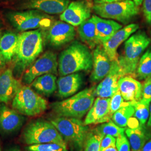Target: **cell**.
<instances>
[{"instance_id": "obj_37", "label": "cell", "mask_w": 151, "mask_h": 151, "mask_svg": "<svg viewBox=\"0 0 151 151\" xmlns=\"http://www.w3.org/2000/svg\"><path fill=\"white\" fill-rule=\"evenodd\" d=\"M143 12L147 24L151 25V0H144Z\"/></svg>"}, {"instance_id": "obj_33", "label": "cell", "mask_w": 151, "mask_h": 151, "mask_svg": "<svg viewBox=\"0 0 151 151\" xmlns=\"http://www.w3.org/2000/svg\"><path fill=\"white\" fill-rule=\"evenodd\" d=\"M124 100V99L122 96L119 89L112 97H110V113L112 116L114 113H115L120 108L123 106Z\"/></svg>"}, {"instance_id": "obj_15", "label": "cell", "mask_w": 151, "mask_h": 151, "mask_svg": "<svg viewBox=\"0 0 151 151\" xmlns=\"http://www.w3.org/2000/svg\"><path fill=\"white\" fill-rule=\"evenodd\" d=\"M25 118L14 109L0 104V133L10 134L21 128Z\"/></svg>"}, {"instance_id": "obj_45", "label": "cell", "mask_w": 151, "mask_h": 151, "mask_svg": "<svg viewBox=\"0 0 151 151\" xmlns=\"http://www.w3.org/2000/svg\"><path fill=\"white\" fill-rule=\"evenodd\" d=\"M5 64V63L4 62V61L3 60L2 58H1V57L0 55V69L4 67Z\"/></svg>"}, {"instance_id": "obj_3", "label": "cell", "mask_w": 151, "mask_h": 151, "mask_svg": "<svg viewBox=\"0 0 151 151\" xmlns=\"http://www.w3.org/2000/svg\"><path fill=\"white\" fill-rule=\"evenodd\" d=\"M151 42V39L142 30H139L125 42L123 53L118 58L122 77L135 76L140 57Z\"/></svg>"}, {"instance_id": "obj_11", "label": "cell", "mask_w": 151, "mask_h": 151, "mask_svg": "<svg viewBox=\"0 0 151 151\" xmlns=\"http://www.w3.org/2000/svg\"><path fill=\"white\" fill-rule=\"evenodd\" d=\"M45 38L50 45L59 47L72 41L76 36L73 26L63 21H55L46 30Z\"/></svg>"}, {"instance_id": "obj_12", "label": "cell", "mask_w": 151, "mask_h": 151, "mask_svg": "<svg viewBox=\"0 0 151 151\" xmlns=\"http://www.w3.org/2000/svg\"><path fill=\"white\" fill-rule=\"evenodd\" d=\"M91 5L85 1H76L70 4L60 15V20L73 27L80 26L82 22L90 18Z\"/></svg>"}, {"instance_id": "obj_5", "label": "cell", "mask_w": 151, "mask_h": 151, "mask_svg": "<svg viewBox=\"0 0 151 151\" xmlns=\"http://www.w3.org/2000/svg\"><path fill=\"white\" fill-rule=\"evenodd\" d=\"M58 130L65 142L75 151H83L89 128L80 119L55 116L50 120Z\"/></svg>"}, {"instance_id": "obj_48", "label": "cell", "mask_w": 151, "mask_h": 151, "mask_svg": "<svg viewBox=\"0 0 151 151\" xmlns=\"http://www.w3.org/2000/svg\"><path fill=\"white\" fill-rule=\"evenodd\" d=\"M1 27H0V37H1Z\"/></svg>"}, {"instance_id": "obj_38", "label": "cell", "mask_w": 151, "mask_h": 151, "mask_svg": "<svg viewBox=\"0 0 151 151\" xmlns=\"http://www.w3.org/2000/svg\"><path fill=\"white\" fill-rule=\"evenodd\" d=\"M127 125L128 126L130 129H135L139 127L140 126V123L138 121V120L135 118V116H132L129 119L128 121Z\"/></svg>"}, {"instance_id": "obj_8", "label": "cell", "mask_w": 151, "mask_h": 151, "mask_svg": "<svg viewBox=\"0 0 151 151\" xmlns=\"http://www.w3.org/2000/svg\"><path fill=\"white\" fill-rule=\"evenodd\" d=\"M48 103L30 87L21 86L12 100V108L28 116L39 115L47 110Z\"/></svg>"}, {"instance_id": "obj_46", "label": "cell", "mask_w": 151, "mask_h": 151, "mask_svg": "<svg viewBox=\"0 0 151 151\" xmlns=\"http://www.w3.org/2000/svg\"><path fill=\"white\" fill-rule=\"evenodd\" d=\"M87 2H90V3H91V2L92 0H86Z\"/></svg>"}, {"instance_id": "obj_29", "label": "cell", "mask_w": 151, "mask_h": 151, "mask_svg": "<svg viewBox=\"0 0 151 151\" xmlns=\"http://www.w3.org/2000/svg\"><path fill=\"white\" fill-rule=\"evenodd\" d=\"M134 108V116L140 123V125L145 126L150 116V103L142 99L137 101H131Z\"/></svg>"}, {"instance_id": "obj_25", "label": "cell", "mask_w": 151, "mask_h": 151, "mask_svg": "<svg viewBox=\"0 0 151 151\" xmlns=\"http://www.w3.org/2000/svg\"><path fill=\"white\" fill-rule=\"evenodd\" d=\"M81 40L90 48L93 49L100 44L96 35V25L93 16L82 22L78 28Z\"/></svg>"}, {"instance_id": "obj_31", "label": "cell", "mask_w": 151, "mask_h": 151, "mask_svg": "<svg viewBox=\"0 0 151 151\" xmlns=\"http://www.w3.org/2000/svg\"><path fill=\"white\" fill-rule=\"evenodd\" d=\"M25 151H68L67 145L49 143L28 145Z\"/></svg>"}, {"instance_id": "obj_43", "label": "cell", "mask_w": 151, "mask_h": 151, "mask_svg": "<svg viewBox=\"0 0 151 151\" xmlns=\"http://www.w3.org/2000/svg\"><path fill=\"white\" fill-rule=\"evenodd\" d=\"M132 1L135 3L136 5L138 6L141 5L143 1V0H132Z\"/></svg>"}, {"instance_id": "obj_21", "label": "cell", "mask_w": 151, "mask_h": 151, "mask_svg": "<svg viewBox=\"0 0 151 151\" xmlns=\"http://www.w3.org/2000/svg\"><path fill=\"white\" fill-rule=\"evenodd\" d=\"M118 87L122 96L127 101H137L142 98V85L130 76L119 78Z\"/></svg>"}, {"instance_id": "obj_47", "label": "cell", "mask_w": 151, "mask_h": 151, "mask_svg": "<svg viewBox=\"0 0 151 151\" xmlns=\"http://www.w3.org/2000/svg\"><path fill=\"white\" fill-rule=\"evenodd\" d=\"M0 151H2V148H1V140H0Z\"/></svg>"}, {"instance_id": "obj_20", "label": "cell", "mask_w": 151, "mask_h": 151, "mask_svg": "<svg viewBox=\"0 0 151 151\" xmlns=\"http://www.w3.org/2000/svg\"><path fill=\"white\" fill-rule=\"evenodd\" d=\"M83 83V76L75 73L61 76L57 81L58 95L60 98H67L75 95Z\"/></svg>"}, {"instance_id": "obj_44", "label": "cell", "mask_w": 151, "mask_h": 151, "mask_svg": "<svg viewBox=\"0 0 151 151\" xmlns=\"http://www.w3.org/2000/svg\"><path fill=\"white\" fill-rule=\"evenodd\" d=\"M6 151H21L20 150H19L18 148L16 147H12V148H10L8 150H7Z\"/></svg>"}, {"instance_id": "obj_39", "label": "cell", "mask_w": 151, "mask_h": 151, "mask_svg": "<svg viewBox=\"0 0 151 151\" xmlns=\"http://www.w3.org/2000/svg\"><path fill=\"white\" fill-rule=\"evenodd\" d=\"M140 151H151V138L146 142Z\"/></svg>"}, {"instance_id": "obj_22", "label": "cell", "mask_w": 151, "mask_h": 151, "mask_svg": "<svg viewBox=\"0 0 151 151\" xmlns=\"http://www.w3.org/2000/svg\"><path fill=\"white\" fill-rule=\"evenodd\" d=\"M92 16L95 22L96 35L100 44L105 43L122 28V25L117 22L95 15Z\"/></svg>"}, {"instance_id": "obj_27", "label": "cell", "mask_w": 151, "mask_h": 151, "mask_svg": "<svg viewBox=\"0 0 151 151\" xmlns=\"http://www.w3.org/2000/svg\"><path fill=\"white\" fill-rule=\"evenodd\" d=\"M134 108L131 101L125 102L124 106L120 108L112 116L113 122L120 127L124 128L127 125L130 118L134 116Z\"/></svg>"}, {"instance_id": "obj_9", "label": "cell", "mask_w": 151, "mask_h": 151, "mask_svg": "<svg viewBox=\"0 0 151 151\" xmlns=\"http://www.w3.org/2000/svg\"><path fill=\"white\" fill-rule=\"evenodd\" d=\"M92 9L100 17L115 20L125 25L138 15L139 11L138 6L132 0L95 4Z\"/></svg>"}, {"instance_id": "obj_16", "label": "cell", "mask_w": 151, "mask_h": 151, "mask_svg": "<svg viewBox=\"0 0 151 151\" xmlns=\"http://www.w3.org/2000/svg\"><path fill=\"white\" fill-rule=\"evenodd\" d=\"M93 66L90 80L93 82L101 81L110 72L112 61L100 44L98 45L93 52Z\"/></svg>"}, {"instance_id": "obj_13", "label": "cell", "mask_w": 151, "mask_h": 151, "mask_svg": "<svg viewBox=\"0 0 151 151\" xmlns=\"http://www.w3.org/2000/svg\"><path fill=\"white\" fill-rule=\"evenodd\" d=\"M70 4V0H23L18 8L37 10L49 15L62 14Z\"/></svg>"}, {"instance_id": "obj_23", "label": "cell", "mask_w": 151, "mask_h": 151, "mask_svg": "<svg viewBox=\"0 0 151 151\" xmlns=\"http://www.w3.org/2000/svg\"><path fill=\"white\" fill-rule=\"evenodd\" d=\"M19 35L8 32L0 37V55L4 62L9 63L14 59L16 53Z\"/></svg>"}, {"instance_id": "obj_2", "label": "cell", "mask_w": 151, "mask_h": 151, "mask_svg": "<svg viewBox=\"0 0 151 151\" xmlns=\"http://www.w3.org/2000/svg\"><path fill=\"white\" fill-rule=\"evenodd\" d=\"M93 54L86 45L75 41L60 53L58 72L61 76L91 70Z\"/></svg>"}, {"instance_id": "obj_30", "label": "cell", "mask_w": 151, "mask_h": 151, "mask_svg": "<svg viewBox=\"0 0 151 151\" xmlns=\"http://www.w3.org/2000/svg\"><path fill=\"white\" fill-rule=\"evenodd\" d=\"M95 130L104 136L110 135L117 138L119 135L124 134L125 128L120 127L110 120L100 124Z\"/></svg>"}, {"instance_id": "obj_10", "label": "cell", "mask_w": 151, "mask_h": 151, "mask_svg": "<svg viewBox=\"0 0 151 151\" xmlns=\"http://www.w3.org/2000/svg\"><path fill=\"white\" fill-rule=\"evenodd\" d=\"M58 68V62L56 54L52 52H47L25 71L22 82L25 85H31L32 81L40 76L48 73L57 75Z\"/></svg>"}, {"instance_id": "obj_34", "label": "cell", "mask_w": 151, "mask_h": 151, "mask_svg": "<svg viewBox=\"0 0 151 151\" xmlns=\"http://www.w3.org/2000/svg\"><path fill=\"white\" fill-rule=\"evenodd\" d=\"M116 147L118 151H130L129 142L124 135V133L117 137L116 139Z\"/></svg>"}, {"instance_id": "obj_24", "label": "cell", "mask_w": 151, "mask_h": 151, "mask_svg": "<svg viewBox=\"0 0 151 151\" xmlns=\"http://www.w3.org/2000/svg\"><path fill=\"white\" fill-rule=\"evenodd\" d=\"M57 81L55 75L45 74L35 78L31 83V86L39 94L48 97L57 90Z\"/></svg>"}, {"instance_id": "obj_36", "label": "cell", "mask_w": 151, "mask_h": 151, "mask_svg": "<svg viewBox=\"0 0 151 151\" xmlns=\"http://www.w3.org/2000/svg\"><path fill=\"white\" fill-rule=\"evenodd\" d=\"M116 146V139L110 135H105L101 140L100 151H103L111 147Z\"/></svg>"}, {"instance_id": "obj_40", "label": "cell", "mask_w": 151, "mask_h": 151, "mask_svg": "<svg viewBox=\"0 0 151 151\" xmlns=\"http://www.w3.org/2000/svg\"><path fill=\"white\" fill-rule=\"evenodd\" d=\"M122 0H94L95 4H104V3H110L113 2H116Z\"/></svg>"}, {"instance_id": "obj_18", "label": "cell", "mask_w": 151, "mask_h": 151, "mask_svg": "<svg viewBox=\"0 0 151 151\" xmlns=\"http://www.w3.org/2000/svg\"><path fill=\"white\" fill-rule=\"evenodd\" d=\"M138 24H130L125 27H122L113 35L103 44V47L111 61L116 60L117 49L119 45L125 42L130 36L134 33L139 29Z\"/></svg>"}, {"instance_id": "obj_41", "label": "cell", "mask_w": 151, "mask_h": 151, "mask_svg": "<svg viewBox=\"0 0 151 151\" xmlns=\"http://www.w3.org/2000/svg\"><path fill=\"white\" fill-rule=\"evenodd\" d=\"M147 127L149 128H151V102L150 106V116L147 122Z\"/></svg>"}, {"instance_id": "obj_28", "label": "cell", "mask_w": 151, "mask_h": 151, "mask_svg": "<svg viewBox=\"0 0 151 151\" xmlns=\"http://www.w3.org/2000/svg\"><path fill=\"white\" fill-rule=\"evenodd\" d=\"M135 76L140 80L151 77V47L142 55L136 70Z\"/></svg>"}, {"instance_id": "obj_1", "label": "cell", "mask_w": 151, "mask_h": 151, "mask_svg": "<svg viewBox=\"0 0 151 151\" xmlns=\"http://www.w3.org/2000/svg\"><path fill=\"white\" fill-rule=\"evenodd\" d=\"M43 50V32L37 29L19 35L16 53L14 57V72L20 77L29 68Z\"/></svg>"}, {"instance_id": "obj_32", "label": "cell", "mask_w": 151, "mask_h": 151, "mask_svg": "<svg viewBox=\"0 0 151 151\" xmlns=\"http://www.w3.org/2000/svg\"><path fill=\"white\" fill-rule=\"evenodd\" d=\"M104 135L95 130L89 132L84 147V151H99Z\"/></svg>"}, {"instance_id": "obj_7", "label": "cell", "mask_w": 151, "mask_h": 151, "mask_svg": "<svg viewBox=\"0 0 151 151\" xmlns=\"http://www.w3.org/2000/svg\"><path fill=\"white\" fill-rule=\"evenodd\" d=\"M6 17L14 27L23 32L32 29L46 30L55 22L53 16L37 10L9 12Z\"/></svg>"}, {"instance_id": "obj_42", "label": "cell", "mask_w": 151, "mask_h": 151, "mask_svg": "<svg viewBox=\"0 0 151 151\" xmlns=\"http://www.w3.org/2000/svg\"><path fill=\"white\" fill-rule=\"evenodd\" d=\"M103 151H118L116 148V146L115 147H109L108 148L105 149V150H104Z\"/></svg>"}, {"instance_id": "obj_17", "label": "cell", "mask_w": 151, "mask_h": 151, "mask_svg": "<svg viewBox=\"0 0 151 151\" xmlns=\"http://www.w3.org/2000/svg\"><path fill=\"white\" fill-rule=\"evenodd\" d=\"M110 98L97 97L87 114L84 124H102L110 121L113 116L110 113Z\"/></svg>"}, {"instance_id": "obj_14", "label": "cell", "mask_w": 151, "mask_h": 151, "mask_svg": "<svg viewBox=\"0 0 151 151\" xmlns=\"http://www.w3.org/2000/svg\"><path fill=\"white\" fill-rule=\"evenodd\" d=\"M122 77L118 58L112 61L111 67L107 76L95 88V96L110 98L118 90V81Z\"/></svg>"}, {"instance_id": "obj_35", "label": "cell", "mask_w": 151, "mask_h": 151, "mask_svg": "<svg viewBox=\"0 0 151 151\" xmlns=\"http://www.w3.org/2000/svg\"><path fill=\"white\" fill-rule=\"evenodd\" d=\"M141 99L147 102H151V77L146 79L145 82Z\"/></svg>"}, {"instance_id": "obj_6", "label": "cell", "mask_w": 151, "mask_h": 151, "mask_svg": "<svg viewBox=\"0 0 151 151\" xmlns=\"http://www.w3.org/2000/svg\"><path fill=\"white\" fill-rule=\"evenodd\" d=\"M22 142L27 145L55 143L67 145L50 121L35 119L30 122L22 133Z\"/></svg>"}, {"instance_id": "obj_19", "label": "cell", "mask_w": 151, "mask_h": 151, "mask_svg": "<svg viewBox=\"0 0 151 151\" xmlns=\"http://www.w3.org/2000/svg\"><path fill=\"white\" fill-rule=\"evenodd\" d=\"M22 86L13 71L9 68L0 73V104H8L16 95Z\"/></svg>"}, {"instance_id": "obj_26", "label": "cell", "mask_w": 151, "mask_h": 151, "mask_svg": "<svg viewBox=\"0 0 151 151\" xmlns=\"http://www.w3.org/2000/svg\"><path fill=\"white\" fill-rule=\"evenodd\" d=\"M125 133L128 138L132 151H140L151 137V133L145 126L135 129L128 128Z\"/></svg>"}, {"instance_id": "obj_4", "label": "cell", "mask_w": 151, "mask_h": 151, "mask_svg": "<svg viewBox=\"0 0 151 151\" xmlns=\"http://www.w3.org/2000/svg\"><path fill=\"white\" fill-rule=\"evenodd\" d=\"M95 87L86 88L63 101L50 104L57 116L80 119L88 112L95 101Z\"/></svg>"}]
</instances>
